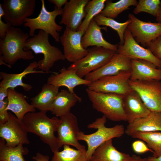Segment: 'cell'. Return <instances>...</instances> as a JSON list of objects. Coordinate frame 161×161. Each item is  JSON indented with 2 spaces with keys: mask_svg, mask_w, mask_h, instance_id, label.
<instances>
[{
  "mask_svg": "<svg viewBox=\"0 0 161 161\" xmlns=\"http://www.w3.org/2000/svg\"><path fill=\"white\" fill-rule=\"evenodd\" d=\"M38 67V62L35 61L30 63L22 72L18 74L0 72V78L2 80L0 83V87L8 89H14L18 86H21L26 91H29L32 88V86L25 83L23 78L26 75L31 73H45L42 71H37Z\"/></svg>",
  "mask_w": 161,
  "mask_h": 161,
  "instance_id": "ffe728a7",
  "label": "cell"
},
{
  "mask_svg": "<svg viewBox=\"0 0 161 161\" xmlns=\"http://www.w3.org/2000/svg\"><path fill=\"white\" fill-rule=\"evenodd\" d=\"M46 113L47 112L42 111L29 112L26 114L22 121L28 132L39 137L54 153L59 151L60 148L57 137L55 135L59 119L56 117L50 118Z\"/></svg>",
  "mask_w": 161,
  "mask_h": 161,
  "instance_id": "6da1fadb",
  "label": "cell"
},
{
  "mask_svg": "<svg viewBox=\"0 0 161 161\" xmlns=\"http://www.w3.org/2000/svg\"><path fill=\"white\" fill-rule=\"evenodd\" d=\"M161 131V112L150 111L146 117L137 119L129 124L125 133L130 136L136 132Z\"/></svg>",
  "mask_w": 161,
  "mask_h": 161,
  "instance_id": "603a6c76",
  "label": "cell"
},
{
  "mask_svg": "<svg viewBox=\"0 0 161 161\" xmlns=\"http://www.w3.org/2000/svg\"><path fill=\"white\" fill-rule=\"evenodd\" d=\"M106 119L103 115L88 125V128L97 130L95 132L87 134L80 131L78 134V140L83 141L87 145L86 154L90 160L98 147L110 139L121 137L125 133L124 127L121 124L116 125L110 128L106 127Z\"/></svg>",
  "mask_w": 161,
  "mask_h": 161,
  "instance_id": "277c9868",
  "label": "cell"
},
{
  "mask_svg": "<svg viewBox=\"0 0 161 161\" xmlns=\"http://www.w3.org/2000/svg\"><path fill=\"white\" fill-rule=\"evenodd\" d=\"M128 161H149L147 158H142L140 156L133 155Z\"/></svg>",
  "mask_w": 161,
  "mask_h": 161,
  "instance_id": "b9f144b4",
  "label": "cell"
},
{
  "mask_svg": "<svg viewBox=\"0 0 161 161\" xmlns=\"http://www.w3.org/2000/svg\"><path fill=\"white\" fill-rule=\"evenodd\" d=\"M129 83L150 111L161 112V81L130 80Z\"/></svg>",
  "mask_w": 161,
  "mask_h": 161,
  "instance_id": "30bf717a",
  "label": "cell"
},
{
  "mask_svg": "<svg viewBox=\"0 0 161 161\" xmlns=\"http://www.w3.org/2000/svg\"><path fill=\"white\" fill-rule=\"evenodd\" d=\"M122 103L129 124L146 117L150 112L138 94L132 89L123 95Z\"/></svg>",
  "mask_w": 161,
  "mask_h": 161,
  "instance_id": "ac0fdd59",
  "label": "cell"
},
{
  "mask_svg": "<svg viewBox=\"0 0 161 161\" xmlns=\"http://www.w3.org/2000/svg\"><path fill=\"white\" fill-rule=\"evenodd\" d=\"M57 131L59 148L65 145H72L77 149L86 148L78 139L80 130L76 116L70 112L61 117Z\"/></svg>",
  "mask_w": 161,
  "mask_h": 161,
  "instance_id": "4fadbf2b",
  "label": "cell"
},
{
  "mask_svg": "<svg viewBox=\"0 0 161 161\" xmlns=\"http://www.w3.org/2000/svg\"><path fill=\"white\" fill-rule=\"evenodd\" d=\"M88 49V53L86 56L72 63L67 68L75 70L78 75L83 78L106 64L117 52L103 47L96 46Z\"/></svg>",
  "mask_w": 161,
  "mask_h": 161,
  "instance_id": "52a82bcc",
  "label": "cell"
},
{
  "mask_svg": "<svg viewBox=\"0 0 161 161\" xmlns=\"http://www.w3.org/2000/svg\"><path fill=\"white\" fill-rule=\"evenodd\" d=\"M86 151V148L75 149L65 145L62 151L53 153L51 161H90Z\"/></svg>",
  "mask_w": 161,
  "mask_h": 161,
  "instance_id": "f1b7e54d",
  "label": "cell"
},
{
  "mask_svg": "<svg viewBox=\"0 0 161 161\" xmlns=\"http://www.w3.org/2000/svg\"><path fill=\"white\" fill-rule=\"evenodd\" d=\"M8 89L0 87V101L7 98Z\"/></svg>",
  "mask_w": 161,
  "mask_h": 161,
  "instance_id": "60d3db41",
  "label": "cell"
},
{
  "mask_svg": "<svg viewBox=\"0 0 161 161\" xmlns=\"http://www.w3.org/2000/svg\"><path fill=\"white\" fill-rule=\"evenodd\" d=\"M8 100L7 98L0 101V124L6 123L9 117V112L7 110Z\"/></svg>",
  "mask_w": 161,
  "mask_h": 161,
  "instance_id": "8d00e7d4",
  "label": "cell"
},
{
  "mask_svg": "<svg viewBox=\"0 0 161 161\" xmlns=\"http://www.w3.org/2000/svg\"><path fill=\"white\" fill-rule=\"evenodd\" d=\"M36 2L35 0H4L2 6L4 21L14 27L21 26L33 14Z\"/></svg>",
  "mask_w": 161,
  "mask_h": 161,
  "instance_id": "9c48e42d",
  "label": "cell"
},
{
  "mask_svg": "<svg viewBox=\"0 0 161 161\" xmlns=\"http://www.w3.org/2000/svg\"><path fill=\"white\" fill-rule=\"evenodd\" d=\"M130 136L145 142L148 147L153 151V157H157L161 156V131L136 132Z\"/></svg>",
  "mask_w": 161,
  "mask_h": 161,
  "instance_id": "f546056e",
  "label": "cell"
},
{
  "mask_svg": "<svg viewBox=\"0 0 161 161\" xmlns=\"http://www.w3.org/2000/svg\"><path fill=\"white\" fill-rule=\"evenodd\" d=\"M130 157L129 154L117 150L113 146L111 139L95 149L90 161H128Z\"/></svg>",
  "mask_w": 161,
  "mask_h": 161,
  "instance_id": "484cf974",
  "label": "cell"
},
{
  "mask_svg": "<svg viewBox=\"0 0 161 161\" xmlns=\"http://www.w3.org/2000/svg\"><path fill=\"white\" fill-rule=\"evenodd\" d=\"M131 75L130 80L132 81H161V69L143 60H131Z\"/></svg>",
  "mask_w": 161,
  "mask_h": 161,
  "instance_id": "44dd1931",
  "label": "cell"
},
{
  "mask_svg": "<svg viewBox=\"0 0 161 161\" xmlns=\"http://www.w3.org/2000/svg\"><path fill=\"white\" fill-rule=\"evenodd\" d=\"M132 147L134 151L137 154H143L148 151L153 153V151L141 140L133 142L132 144Z\"/></svg>",
  "mask_w": 161,
  "mask_h": 161,
  "instance_id": "d590c367",
  "label": "cell"
},
{
  "mask_svg": "<svg viewBox=\"0 0 161 161\" xmlns=\"http://www.w3.org/2000/svg\"><path fill=\"white\" fill-rule=\"evenodd\" d=\"M9 114L7 121L0 124V138L4 139L9 147L30 144L28 132L22 121L10 112Z\"/></svg>",
  "mask_w": 161,
  "mask_h": 161,
  "instance_id": "7c38bea8",
  "label": "cell"
},
{
  "mask_svg": "<svg viewBox=\"0 0 161 161\" xmlns=\"http://www.w3.org/2000/svg\"><path fill=\"white\" fill-rule=\"evenodd\" d=\"M148 48L161 61V35L152 41Z\"/></svg>",
  "mask_w": 161,
  "mask_h": 161,
  "instance_id": "e575fe53",
  "label": "cell"
},
{
  "mask_svg": "<svg viewBox=\"0 0 161 161\" xmlns=\"http://www.w3.org/2000/svg\"><path fill=\"white\" fill-rule=\"evenodd\" d=\"M32 159L36 161H49V157L47 155L37 152L36 155L32 157Z\"/></svg>",
  "mask_w": 161,
  "mask_h": 161,
  "instance_id": "f35d334b",
  "label": "cell"
},
{
  "mask_svg": "<svg viewBox=\"0 0 161 161\" xmlns=\"http://www.w3.org/2000/svg\"><path fill=\"white\" fill-rule=\"evenodd\" d=\"M49 35L44 31L40 30L37 35L26 40L24 47L25 51L31 50L36 54L43 55V58L38 62L37 68L47 73L52 72L49 70L55 62L66 59L59 49L50 44Z\"/></svg>",
  "mask_w": 161,
  "mask_h": 161,
  "instance_id": "3957f363",
  "label": "cell"
},
{
  "mask_svg": "<svg viewBox=\"0 0 161 161\" xmlns=\"http://www.w3.org/2000/svg\"><path fill=\"white\" fill-rule=\"evenodd\" d=\"M4 15L2 4H0V39L4 38L6 35L8 29L12 26L10 24L5 23L2 20V18Z\"/></svg>",
  "mask_w": 161,
  "mask_h": 161,
  "instance_id": "74e56055",
  "label": "cell"
},
{
  "mask_svg": "<svg viewBox=\"0 0 161 161\" xmlns=\"http://www.w3.org/2000/svg\"><path fill=\"white\" fill-rule=\"evenodd\" d=\"M128 16L131 22L127 28L136 41L143 47H148L152 41L161 35V23L144 21L131 13Z\"/></svg>",
  "mask_w": 161,
  "mask_h": 161,
  "instance_id": "8fae6325",
  "label": "cell"
},
{
  "mask_svg": "<svg viewBox=\"0 0 161 161\" xmlns=\"http://www.w3.org/2000/svg\"><path fill=\"white\" fill-rule=\"evenodd\" d=\"M160 2V0H139L133 12L135 14L145 12L156 17L158 13Z\"/></svg>",
  "mask_w": 161,
  "mask_h": 161,
  "instance_id": "836d02e7",
  "label": "cell"
},
{
  "mask_svg": "<svg viewBox=\"0 0 161 161\" xmlns=\"http://www.w3.org/2000/svg\"><path fill=\"white\" fill-rule=\"evenodd\" d=\"M138 3L136 0H120L114 3L107 0L105 7L100 14L114 19L123 12L129 9L130 7L136 6Z\"/></svg>",
  "mask_w": 161,
  "mask_h": 161,
  "instance_id": "4dcf8cb0",
  "label": "cell"
},
{
  "mask_svg": "<svg viewBox=\"0 0 161 161\" xmlns=\"http://www.w3.org/2000/svg\"><path fill=\"white\" fill-rule=\"evenodd\" d=\"M59 73L55 72L48 78L47 84L60 87L64 86L68 89L70 92L74 93V89L77 86H88L91 82L85 79L80 78L73 69L63 67Z\"/></svg>",
  "mask_w": 161,
  "mask_h": 161,
  "instance_id": "d6986e66",
  "label": "cell"
},
{
  "mask_svg": "<svg viewBox=\"0 0 161 161\" xmlns=\"http://www.w3.org/2000/svg\"><path fill=\"white\" fill-rule=\"evenodd\" d=\"M123 44H118L117 52L131 60L141 59L150 62L161 69V61L150 50L140 46L135 40L129 31L126 28L124 36Z\"/></svg>",
  "mask_w": 161,
  "mask_h": 161,
  "instance_id": "9a60e30c",
  "label": "cell"
},
{
  "mask_svg": "<svg viewBox=\"0 0 161 161\" xmlns=\"http://www.w3.org/2000/svg\"><path fill=\"white\" fill-rule=\"evenodd\" d=\"M149 161H161V156L155 157H149L147 158Z\"/></svg>",
  "mask_w": 161,
  "mask_h": 161,
  "instance_id": "ee69618b",
  "label": "cell"
},
{
  "mask_svg": "<svg viewBox=\"0 0 161 161\" xmlns=\"http://www.w3.org/2000/svg\"><path fill=\"white\" fill-rule=\"evenodd\" d=\"M105 27L99 26L93 19L83 35L81 41L83 47L86 49L91 46L102 47L117 52L118 44H113L106 41L103 38L101 32Z\"/></svg>",
  "mask_w": 161,
  "mask_h": 161,
  "instance_id": "7402d4cb",
  "label": "cell"
},
{
  "mask_svg": "<svg viewBox=\"0 0 161 161\" xmlns=\"http://www.w3.org/2000/svg\"><path fill=\"white\" fill-rule=\"evenodd\" d=\"M59 88L47 83L44 84L41 92L31 99V105L39 111H50L53 101L59 92Z\"/></svg>",
  "mask_w": 161,
  "mask_h": 161,
  "instance_id": "4316f807",
  "label": "cell"
},
{
  "mask_svg": "<svg viewBox=\"0 0 161 161\" xmlns=\"http://www.w3.org/2000/svg\"><path fill=\"white\" fill-rule=\"evenodd\" d=\"M4 65L8 67L9 68H11V66H10L6 64L3 60L2 57L0 56V65Z\"/></svg>",
  "mask_w": 161,
  "mask_h": 161,
  "instance_id": "f6af8a7d",
  "label": "cell"
},
{
  "mask_svg": "<svg viewBox=\"0 0 161 161\" xmlns=\"http://www.w3.org/2000/svg\"><path fill=\"white\" fill-rule=\"evenodd\" d=\"M106 0L89 1L86 6L85 11L86 16L78 30L85 32L91 21L103 10Z\"/></svg>",
  "mask_w": 161,
  "mask_h": 161,
  "instance_id": "1f68e13d",
  "label": "cell"
},
{
  "mask_svg": "<svg viewBox=\"0 0 161 161\" xmlns=\"http://www.w3.org/2000/svg\"><path fill=\"white\" fill-rule=\"evenodd\" d=\"M94 19L99 26L109 27L116 31L120 39V44H123L124 32L128 25L131 22L130 19L125 22L120 23L113 19L107 17L99 14L95 17Z\"/></svg>",
  "mask_w": 161,
  "mask_h": 161,
  "instance_id": "d6a6232c",
  "label": "cell"
},
{
  "mask_svg": "<svg viewBox=\"0 0 161 161\" xmlns=\"http://www.w3.org/2000/svg\"><path fill=\"white\" fill-rule=\"evenodd\" d=\"M28 152L27 148L22 145L14 147H9L6 145L4 139L0 138V160L26 161L23 156L27 155Z\"/></svg>",
  "mask_w": 161,
  "mask_h": 161,
  "instance_id": "83f0119b",
  "label": "cell"
},
{
  "mask_svg": "<svg viewBox=\"0 0 161 161\" xmlns=\"http://www.w3.org/2000/svg\"><path fill=\"white\" fill-rule=\"evenodd\" d=\"M131 70V60L116 52L103 66L86 75L84 79L91 83L107 76L115 75L122 71Z\"/></svg>",
  "mask_w": 161,
  "mask_h": 161,
  "instance_id": "2e32d148",
  "label": "cell"
},
{
  "mask_svg": "<svg viewBox=\"0 0 161 161\" xmlns=\"http://www.w3.org/2000/svg\"><path fill=\"white\" fill-rule=\"evenodd\" d=\"M89 0H70L63 9L59 24H64L72 30L77 31L86 16L85 7Z\"/></svg>",
  "mask_w": 161,
  "mask_h": 161,
  "instance_id": "e0dca14e",
  "label": "cell"
},
{
  "mask_svg": "<svg viewBox=\"0 0 161 161\" xmlns=\"http://www.w3.org/2000/svg\"><path fill=\"white\" fill-rule=\"evenodd\" d=\"M7 98V110L13 112L19 119L22 120L27 113L35 112V109L27 101L26 97L15 89H9Z\"/></svg>",
  "mask_w": 161,
  "mask_h": 161,
  "instance_id": "cb8c5ba5",
  "label": "cell"
},
{
  "mask_svg": "<svg viewBox=\"0 0 161 161\" xmlns=\"http://www.w3.org/2000/svg\"><path fill=\"white\" fill-rule=\"evenodd\" d=\"M86 91L93 108L114 122L127 121L122 103L123 95L96 92L88 88Z\"/></svg>",
  "mask_w": 161,
  "mask_h": 161,
  "instance_id": "5b68a950",
  "label": "cell"
},
{
  "mask_svg": "<svg viewBox=\"0 0 161 161\" xmlns=\"http://www.w3.org/2000/svg\"><path fill=\"white\" fill-rule=\"evenodd\" d=\"M48 1L54 4L58 9H62V6L65 5L68 1L67 0H49Z\"/></svg>",
  "mask_w": 161,
  "mask_h": 161,
  "instance_id": "ab89813d",
  "label": "cell"
},
{
  "mask_svg": "<svg viewBox=\"0 0 161 161\" xmlns=\"http://www.w3.org/2000/svg\"><path fill=\"white\" fill-rule=\"evenodd\" d=\"M131 75V71H121L91 82L87 88L97 92L123 95L132 89L129 83Z\"/></svg>",
  "mask_w": 161,
  "mask_h": 161,
  "instance_id": "ba28073f",
  "label": "cell"
},
{
  "mask_svg": "<svg viewBox=\"0 0 161 161\" xmlns=\"http://www.w3.org/2000/svg\"><path fill=\"white\" fill-rule=\"evenodd\" d=\"M156 19L157 22L161 23V1H160L159 10L156 17Z\"/></svg>",
  "mask_w": 161,
  "mask_h": 161,
  "instance_id": "7bdbcfd3",
  "label": "cell"
},
{
  "mask_svg": "<svg viewBox=\"0 0 161 161\" xmlns=\"http://www.w3.org/2000/svg\"><path fill=\"white\" fill-rule=\"evenodd\" d=\"M29 36V34L20 28L12 26L8 29L5 37L0 39V56L6 64L11 66L19 59L30 60L34 58L31 50H24Z\"/></svg>",
  "mask_w": 161,
  "mask_h": 161,
  "instance_id": "7a4b0ae2",
  "label": "cell"
},
{
  "mask_svg": "<svg viewBox=\"0 0 161 161\" xmlns=\"http://www.w3.org/2000/svg\"><path fill=\"white\" fill-rule=\"evenodd\" d=\"M41 7L38 16L35 18H26L24 26L29 28V35L31 37L35 35V31L39 29L50 35L57 42H60L59 34L63 27L55 22L56 17L62 15L63 9L58 10L54 6V10L49 11L46 9L44 1L41 0Z\"/></svg>",
  "mask_w": 161,
  "mask_h": 161,
  "instance_id": "8992f818",
  "label": "cell"
},
{
  "mask_svg": "<svg viewBox=\"0 0 161 161\" xmlns=\"http://www.w3.org/2000/svg\"><path fill=\"white\" fill-rule=\"evenodd\" d=\"M81 98L75 93H72L68 90L62 89L56 96L52 105L50 112L56 117H59L70 112L71 108Z\"/></svg>",
  "mask_w": 161,
  "mask_h": 161,
  "instance_id": "d4e9b609",
  "label": "cell"
},
{
  "mask_svg": "<svg viewBox=\"0 0 161 161\" xmlns=\"http://www.w3.org/2000/svg\"><path fill=\"white\" fill-rule=\"evenodd\" d=\"M85 32L73 31L66 27L60 41L63 47L64 54L68 61L75 63L88 54L89 49L82 46L81 41Z\"/></svg>",
  "mask_w": 161,
  "mask_h": 161,
  "instance_id": "5bb4252c",
  "label": "cell"
},
{
  "mask_svg": "<svg viewBox=\"0 0 161 161\" xmlns=\"http://www.w3.org/2000/svg\"><path fill=\"white\" fill-rule=\"evenodd\" d=\"M0 161H2V160H0Z\"/></svg>",
  "mask_w": 161,
  "mask_h": 161,
  "instance_id": "bcb514c9",
  "label": "cell"
}]
</instances>
